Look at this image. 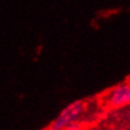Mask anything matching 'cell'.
<instances>
[{"mask_svg": "<svg viewBox=\"0 0 130 130\" xmlns=\"http://www.w3.org/2000/svg\"><path fill=\"white\" fill-rule=\"evenodd\" d=\"M85 110V102L78 100L75 101L72 104H70L68 106H66L61 114L53 120V123L51 124L49 130H66L70 129V126L72 124H75L81 115L84 114Z\"/></svg>", "mask_w": 130, "mask_h": 130, "instance_id": "obj_1", "label": "cell"}, {"mask_svg": "<svg viewBox=\"0 0 130 130\" xmlns=\"http://www.w3.org/2000/svg\"><path fill=\"white\" fill-rule=\"evenodd\" d=\"M106 102L110 107H123L130 104V84L123 82L110 90Z\"/></svg>", "mask_w": 130, "mask_h": 130, "instance_id": "obj_2", "label": "cell"}]
</instances>
